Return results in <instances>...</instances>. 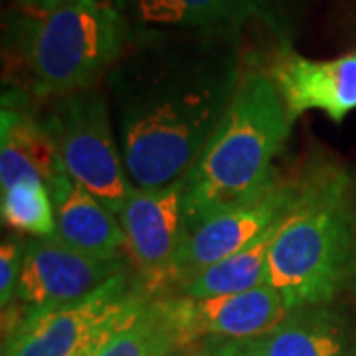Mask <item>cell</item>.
Listing matches in <instances>:
<instances>
[{
	"mask_svg": "<svg viewBox=\"0 0 356 356\" xmlns=\"http://www.w3.org/2000/svg\"><path fill=\"white\" fill-rule=\"evenodd\" d=\"M125 271V259L83 254L58 236L26 240L16 299L30 313L77 303Z\"/></svg>",
	"mask_w": 356,
	"mask_h": 356,
	"instance_id": "ba28073f",
	"label": "cell"
},
{
	"mask_svg": "<svg viewBox=\"0 0 356 356\" xmlns=\"http://www.w3.org/2000/svg\"><path fill=\"white\" fill-rule=\"evenodd\" d=\"M147 297H149V295H147ZM143 299H145V297H143ZM143 299H140V301H143ZM139 303H135V305L131 307V309H127L125 313H121V315H117V317L109 318L107 323H103L102 327H97V329L91 332L83 343L79 344V348H77L76 353H74L72 356H99V353L103 350V346L107 344V341L113 337V332L121 327V323L127 318L129 313H131L135 307L139 305Z\"/></svg>",
	"mask_w": 356,
	"mask_h": 356,
	"instance_id": "ffe728a7",
	"label": "cell"
},
{
	"mask_svg": "<svg viewBox=\"0 0 356 356\" xmlns=\"http://www.w3.org/2000/svg\"><path fill=\"white\" fill-rule=\"evenodd\" d=\"M293 119L269 72L240 77L228 111L186 175V232L220 210L261 192L277 177Z\"/></svg>",
	"mask_w": 356,
	"mask_h": 356,
	"instance_id": "7a4b0ae2",
	"label": "cell"
},
{
	"mask_svg": "<svg viewBox=\"0 0 356 356\" xmlns=\"http://www.w3.org/2000/svg\"><path fill=\"white\" fill-rule=\"evenodd\" d=\"M26 242L20 240H4L0 250V305L2 309L10 307L16 299V289L24 264Z\"/></svg>",
	"mask_w": 356,
	"mask_h": 356,
	"instance_id": "d6986e66",
	"label": "cell"
},
{
	"mask_svg": "<svg viewBox=\"0 0 356 356\" xmlns=\"http://www.w3.org/2000/svg\"><path fill=\"white\" fill-rule=\"evenodd\" d=\"M275 229H271L250 248L204 269L200 275L178 287L177 293L184 297L206 299L245 293L269 285V248Z\"/></svg>",
	"mask_w": 356,
	"mask_h": 356,
	"instance_id": "2e32d148",
	"label": "cell"
},
{
	"mask_svg": "<svg viewBox=\"0 0 356 356\" xmlns=\"http://www.w3.org/2000/svg\"><path fill=\"white\" fill-rule=\"evenodd\" d=\"M293 121L307 111H323L343 123L356 109V51L332 60H311L281 50L269 65Z\"/></svg>",
	"mask_w": 356,
	"mask_h": 356,
	"instance_id": "8fae6325",
	"label": "cell"
},
{
	"mask_svg": "<svg viewBox=\"0 0 356 356\" xmlns=\"http://www.w3.org/2000/svg\"><path fill=\"white\" fill-rule=\"evenodd\" d=\"M16 2H20L24 8L32 10V13H50L70 0H16Z\"/></svg>",
	"mask_w": 356,
	"mask_h": 356,
	"instance_id": "7402d4cb",
	"label": "cell"
},
{
	"mask_svg": "<svg viewBox=\"0 0 356 356\" xmlns=\"http://www.w3.org/2000/svg\"><path fill=\"white\" fill-rule=\"evenodd\" d=\"M2 356H6V355H2Z\"/></svg>",
	"mask_w": 356,
	"mask_h": 356,
	"instance_id": "d4e9b609",
	"label": "cell"
},
{
	"mask_svg": "<svg viewBox=\"0 0 356 356\" xmlns=\"http://www.w3.org/2000/svg\"><path fill=\"white\" fill-rule=\"evenodd\" d=\"M214 356H257L250 341H210Z\"/></svg>",
	"mask_w": 356,
	"mask_h": 356,
	"instance_id": "44dd1931",
	"label": "cell"
},
{
	"mask_svg": "<svg viewBox=\"0 0 356 356\" xmlns=\"http://www.w3.org/2000/svg\"><path fill=\"white\" fill-rule=\"evenodd\" d=\"M161 305L177 329L182 346L214 341H255L273 331L289 313L271 285L236 295L194 299L184 295H161Z\"/></svg>",
	"mask_w": 356,
	"mask_h": 356,
	"instance_id": "9c48e42d",
	"label": "cell"
},
{
	"mask_svg": "<svg viewBox=\"0 0 356 356\" xmlns=\"http://www.w3.org/2000/svg\"><path fill=\"white\" fill-rule=\"evenodd\" d=\"M184 191L186 177L161 188H133L119 212L129 254L137 264L143 287L151 295L165 289L186 234Z\"/></svg>",
	"mask_w": 356,
	"mask_h": 356,
	"instance_id": "30bf717a",
	"label": "cell"
},
{
	"mask_svg": "<svg viewBox=\"0 0 356 356\" xmlns=\"http://www.w3.org/2000/svg\"><path fill=\"white\" fill-rule=\"evenodd\" d=\"M151 293L129 281L127 269L86 299L30 313L18 331L4 339L6 356H72L91 332L125 313Z\"/></svg>",
	"mask_w": 356,
	"mask_h": 356,
	"instance_id": "52a82bcc",
	"label": "cell"
},
{
	"mask_svg": "<svg viewBox=\"0 0 356 356\" xmlns=\"http://www.w3.org/2000/svg\"><path fill=\"white\" fill-rule=\"evenodd\" d=\"M250 344L257 356H348V331L331 307H301Z\"/></svg>",
	"mask_w": 356,
	"mask_h": 356,
	"instance_id": "5bb4252c",
	"label": "cell"
},
{
	"mask_svg": "<svg viewBox=\"0 0 356 356\" xmlns=\"http://www.w3.org/2000/svg\"><path fill=\"white\" fill-rule=\"evenodd\" d=\"M301 194L299 180L273 178L266 188L243 202L208 216L184 234L166 287L175 289L200 275L204 269L250 248L283 222Z\"/></svg>",
	"mask_w": 356,
	"mask_h": 356,
	"instance_id": "8992f818",
	"label": "cell"
},
{
	"mask_svg": "<svg viewBox=\"0 0 356 356\" xmlns=\"http://www.w3.org/2000/svg\"><path fill=\"white\" fill-rule=\"evenodd\" d=\"M13 32L28 86L50 99L95 88L127 42L123 13L95 0H70L50 13H32Z\"/></svg>",
	"mask_w": 356,
	"mask_h": 356,
	"instance_id": "277c9868",
	"label": "cell"
},
{
	"mask_svg": "<svg viewBox=\"0 0 356 356\" xmlns=\"http://www.w3.org/2000/svg\"><path fill=\"white\" fill-rule=\"evenodd\" d=\"M2 220L10 228L32 236L56 234V206L38 178H26L2 191Z\"/></svg>",
	"mask_w": 356,
	"mask_h": 356,
	"instance_id": "ac0fdd59",
	"label": "cell"
},
{
	"mask_svg": "<svg viewBox=\"0 0 356 356\" xmlns=\"http://www.w3.org/2000/svg\"><path fill=\"white\" fill-rule=\"evenodd\" d=\"M229 58L198 56L145 64L117 86L119 145L135 188L188 175L240 83Z\"/></svg>",
	"mask_w": 356,
	"mask_h": 356,
	"instance_id": "6da1fadb",
	"label": "cell"
},
{
	"mask_svg": "<svg viewBox=\"0 0 356 356\" xmlns=\"http://www.w3.org/2000/svg\"><path fill=\"white\" fill-rule=\"evenodd\" d=\"M355 356H356V355H355Z\"/></svg>",
	"mask_w": 356,
	"mask_h": 356,
	"instance_id": "484cf974",
	"label": "cell"
},
{
	"mask_svg": "<svg viewBox=\"0 0 356 356\" xmlns=\"http://www.w3.org/2000/svg\"><path fill=\"white\" fill-rule=\"evenodd\" d=\"M40 121L67 175L119 218L135 186L115 140L105 93L89 88L51 97Z\"/></svg>",
	"mask_w": 356,
	"mask_h": 356,
	"instance_id": "5b68a950",
	"label": "cell"
},
{
	"mask_svg": "<svg viewBox=\"0 0 356 356\" xmlns=\"http://www.w3.org/2000/svg\"><path fill=\"white\" fill-rule=\"evenodd\" d=\"M56 234L62 242L79 252L103 259H125L127 238L119 218L93 196L88 188L72 180L54 198Z\"/></svg>",
	"mask_w": 356,
	"mask_h": 356,
	"instance_id": "4fadbf2b",
	"label": "cell"
},
{
	"mask_svg": "<svg viewBox=\"0 0 356 356\" xmlns=\"http://www.w3.org/2000/svg\"><path fill=\"white\" fill-rule=\"evenodd\" d=\"M348 175L323 166L301 178V194L269 248V285L287 311L327 305L356 255V194Z\"/></svg>",
	"mask_w": 356,
	"mask_h": 356,
	"instance_id": "3957f363",
	"label": "cell"
},
{
	"mask_svg": "<svg viewBox=\"0 0 356 356\" xmlns=\"http://www.w3.org/2000/svg\"><path fill=\"white\" fill-rule=\"evenodd\" d=\"M287 0H139L135 16L140 24L228 32L250 18L280 10Z\"/></svg>",
	"mask_w": 356,
	"mask_h": 356,
	"instance_id": "9a60e30c",
	"label": "cell"
},
{
	"mask_svg": "<svg viewBox=\"0 0 356 356\" xmlns=\"http://www.w3.org/2000/svg\"><path fill=\"white\" fill-rule=\"evenodd\" d=\"M0 188H8L26 178H38L50 191L51 200L74 180L67 175L50 135L24 107L4 97L0 115Z\"/></svg>",
	"mask_w": 356,
	"mask_h": 356,
	"instance_id": "7c38bea8",
	"label": "cell"
},
{
	"mask_svg": "<svg viewBox=\"0 0 356 356\" xmlns=\"http://www.w3.org/2000/svg\"><path fill=\"white\" fill-rule=\"evenodd\" d=\"M97 4H103V6H107V8H113V10H119V13H123L125 8H129L131 4H137L139 0H95Z\"/></svg>",
	"mask_w": 356,
	"mask_h": 356,
	"instance_id": "cb8c5ba5",
	"label": "cell"
},
{
	"mask_svg": "<svg viewBox=\"0 0 356 356\" xmlns=\"http://www.w3.org/2000/svg\"><path fill=\"white\" fill-rule=\"evenodd\" d=\"M168 356H214V353H212V343H196L191 344V346H184V348H178Z\"/></svg>",
	"mask_w": 356,
	"mask_h": 356,
	"instance_id": "603a6c76",
	"label": "cell"
},
{
	"mask_svg": "<svg viewBox=\"0 0 356 356\" xmlns=\"http://www.w3.org/2000/svg\"><path fill=\"white\" fill-rule=\"evenodd\" d=\"M178 348L184 346L177 329L159 297L149 295L129 313L99 356H168Z\"/></svg>",
	"mask_w": 356,
	"mask_h": 356,
	"instance_id": "e0dca14e",
	"label": "cell"
}]
</instances>
